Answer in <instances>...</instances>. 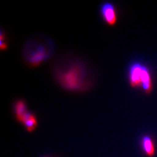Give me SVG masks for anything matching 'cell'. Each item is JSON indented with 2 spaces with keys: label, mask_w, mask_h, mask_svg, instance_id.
Returning <instances> with one entry per match:
<instances>
[{
  "label": "cell",
  "mask_w": 157,
  "mask_h": 157,
  "mask_svg": "<svg viewBox=\"0 0 157 157\" xmlns=\"http://www.w3.org/2000/svg\"><path fill=\"white\" fill-rule=\"evenodd\" d=\"M0 47L2 49H6L7 47V45L6 43L3 42V40H0Z\"/></svg>",
  "instance_id": "52a82bcc"
},
{
  "label": "cell",
  "mask_w": 157,
  "mask_h": 157,
  "mask_svg": "<svg viewBox=\"0 0 157 157\" xmlns=\"http://www.w3.org/2000/svg\"><path fill=\"white\" fill-rule=\"evenodd\" d=\"M27 111L28 110L25 101L22 100H17L15 103V105H14V112H15L17 120L21 122L22 117Z\"/></svg>",
  "instance_id": "5b68a950"
},
{
  "label": "cell",
  "mask_w": 157,
  "mask_h": 157,
  "mask_svg": "<svg viewBox=\"0 0 157 157\" xmlns=\"http://www.w3.org/2000/svg\"><path fill=\"white\" fill-rule=\"evenodd\" d=\"M141 146L142 151L146 156L149 157L154 156L155 153V146L153 139L149 136L146 135L142 137Z\"/></svg>",
  "instance_id": "3957f363"
},
{
  "label": "cell",
  "mask_w": 157,
  "mask_h": 157,
  "mask_svg": "<svg viewBox=\"0 0 157 157\" xmlns=\"http://www.w3.org/2000/svg\"><path fill=\"white\" fill-rule=\"evenodd\" d=\"M141 86L146 94H149L153 89V81H152L151 73L149 69L145 66H143Z\"/></svg>",
  "instance_id": "277c9868"
},
{
  "label": "cell",
  "mask_w": 157,
  "mask_h": 157,
  "mask_svg": "<svg viewBox=\"0 0 157 157\" xmlns=\"http://www.w3.org/2000/svg\"><path fill=\"white\" fill-rule=\"evenodd\" d=\"M43 157H49V156H43Z\"/></svg>",
  "instance_id": "ba28073f"
},
{
  "label": "cell",
  "mask_w": 157,
  "mask_h": 157,
  "mask_svg": "<svg viewBox=\"0 0 157 157\" xmlns=\"http://www.w3.org/2000/svg\"><path fill=\"white\" fill-rule=\"evenodd\" d=\"M22 124L24 125V126H25L26 129L27 130L28 132H32L35 130V128L37 125V118L35 115H33L30 118H29V119H26L25 121H24Z\"/></svg>",
  "instance_id": "8992f818"
},
{
  "label": "cell",
  "mask_w": 157,
  "mask_h": 157,
  "mask_svg": "<svg viewBox=\"0 0 157 157\" xmlns=\"http://www.w3.org/2000/svg\"><path fill=\"white\" fill-rule=\"evenodd\" d=\"M101 14L104 21L109 25H113L117 22V16L115 6L110 2H105L101 7Z\"/></svg>",
  "instance_id": "7a4b0ae2"
},
{
  "label": "cell",
  "mask_w": 157,
  "mask_h": 157,
  "mask_svg": "<svg viewBox=\"0 0 157 157\" xmlns=\"http://www.w3.org/2000/svg\"><path fill=\"white\" fill-rule=\"evenodd\" d=\"M143 66L144 65H141L140 63H134L130 66L128 73V79L130 84L132 87L141 85Z\"/></svg>",
  "instance_id": "6da1fadb"
}]
</instances>
